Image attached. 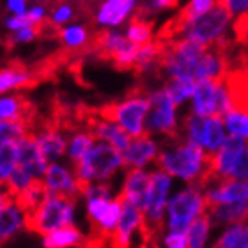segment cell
Returning a JSON list of instances; mask_svg holds the SVG:
<instances>
[{
  "label": "cell",
  "instance_id": "obj_1",
  "mask_svg": "<svg viewBox=\"0 0 248 248\" xmlns=\"http://www.w3.org/2000/svg\"><path fill=\"white\" fill-rule=\"evenodd\" d=\"M155 165L170 176L197 185L209 169V153H204L202 145L186 140L181 135L176 139H167V144L158 153Z\"/></svg>",
  "mask_w": 248,
  "mask_h": 248
},
{
  "label": "cell",
  "instance_id": "obj_2",
  "mask_svg": "<svg viewBox=\"0 0 248 248\" xmlns=\"http://www.w3.org/2000/svg\"><path fill=\"white\" fill-rule=\"evenodd\" d=\"M151 108V93L145 85H137L126 94V98L115 103L101 105L96 108V114L107 121L121 124L131 137H142L145 129V115Z\"/></svg>",
  "mask_w": 248,
  "mask_h": 248
},
{
  "label": "cell",
  "instance_id": "obj_3",
  "mask_svg": "<svg viewBox=\"0 0 248 248\" xmlns=\"http://www.w3.org/2000/svg\"><path fill=\"white\" fill-rule=\"evenodd\" d=\"M124 165L123 151L117 149L115 145L110 142H96V144L89 149V153L83 156L82 160L73 165L77 181L80 185V190H87L91 183L99 181H110L114 174Z\"/></svg>",
  "mask_w": 248,
  "mask_h": 248
},
{
  "label": "cell",
  "instance_id": "obj_4",
  "mask_svg": "<svg viewBox=\"0 0 248 248\" xmlns=\"http://www.w3.org/2000/svg\"><path fill=\"white\" fill-rule=\"evenodd\" d=\"M75 202L77 201L69 197L48 193L34 211L25 215V229L31 232L46 236L55 229L71 225L73 215H75Z\"/></svg>",
  "mask_w": 248,
  "mask_h": 248
},
{
  "label": "cell",
  "instance_id": "obj_5",
  "mask_svg": "<svg viewBox=\"0 0 248 248\" xmlns=\"http://www.w3.org/2000/svg\"><path fill=\"white\" fill-rule=\"evenodd\" d=\"M207 209L206 195L201 188L190 185L186 190L179 191L167 204L169 215V231L170 232H188L191 222Z\"/></svg>",
  "mask_w": 248,
  "mask_h": 248
},
{
  "label": "cell",
  "instance_id": "obj_6",
  "mask_svg": "<svg viewBox=\"0 0 248 248\" xmlns=\"http://www.w3.org/2000/svg\"><path fill=\"white\" fill-rule=\"evenodd\" d=\"M176 101L165 87L151 93V108L147 114V133H160L167 139L181 137V129L176 121Z\"/></svg>",
  "mask_w": 248,
  "mask_h": 248
},
{
  "label": "cell",
  "instance_id": "obj_7",
  "mask_svg": "<svg viewBox=\"0 0 248 248\" xmlns=\"http://www.w3.org/2000/svg\"><path fill=\"white\" fill-rule=\"evenodd\" d=\"M232 16L234 15L229 11L227 5L217 4L211 11H207L202 16L191 20L186 25L183 37H190V39H195L199 43L209 45V43L225 36V31H227Z\"/></svg>",
  "mask_w": 248,
  "mask_h": 248
},
{
  "label": "cell",
  "instance_id": "obj_8",
  "mask_svg": "<svg viewBox=\"0 0 248 248\" xmlns=\"http://www.w3.org/2000/svg\"><path fill=\"white\" fill-rule=\"evenodd\" d=\"M41 83L34 64H25L20 59H9L0 73V91H29Z\"/></svg>",
  "mask_w": 248,
  "mask_h": 248
},
{
  "label": "cell",
  "instance_id": "obj_9",
  "mask_svg": "<svg viewBox=\"0 0 248 248\" xmlns=\"http://www.w3.org/2000/svg\"><path fill=\"white\" fill-rule=\"evenodd\" d=\"M245 145H247L245 137L231 133V137L225 139L222 147L217 153L209 155V172L217 177H231V172H232L241 151L245 149Z\"/></svg>",
  "mask_w": 248,
  "mask_h": 248
},
{
  "label": "cell",
  "instance_id": "obj_10",
  "mask_svg": "<svg viewBox=\"0 0 248 248\" xmlns=\"http://www.w3.org/2000/svg\"><path fill=\"white\" fill-rule=\"evenodd\" d=\"M144 222V211L137 207L131 202L123 199V215L117 223V227L110 234L108 243L112 248H129L131 247V238L135 232L140 231V225Z\"/></svg>",
  "mask_w": 248,
  "mask_h": 248
},
{
  "label": "cell",
  "instance_id": "obj_11",
  "mask_svg": "<svg viewBox=\"0 0 248 248\" xmlns=\"http://www.w3.org/2000/svg\"><path fill=\"white\" fill-rule=\"evenodd\" d=\"M18 163L29 170L34 179H45L48 169V160L43 155L34 135H29L18 142Z\"/></svg>",
  "mask_w": 248,
  "mask_h": 248
},
{
  "label": "cell",
  "instance_id": "obj_12",
  "mask_svg": "<svg viewBox=\"0 0 248 248\" xmlns=\"http://www.w3.org/2000/svg\"><path fill=\"white\" fill-rule=\"evenodd\" d=\"M223 85L229 94L232 110L248 115V71L243 66L229 69L223 77Z\"/></svg>",
  "mask_w": 248,
  "mask_h": 248
},
{
  "label": "cell",
  "instance_id": "obj_13",
  "mask_svg": "<svg viewBox=\"0 0 248 248\" xmlns=\"http://www.w3.org/2000/svg\"><path fill=\"white\" fill-rule=\"evenodd\" d=\"M45 185H46L48 193H53V195H64L75 199V201H77V197L82 195L77 176H71V172L57 163L48 165L46 174H45Z\"/></svg>",
  "mask_w": 248,
  "mask_h": 248
},
{
  "label": "cell",
  "instance_id": "obj_14",
  "mask_svg": "<svg viewBox=\"0 0 248 248\" xmlns=\"http://www.w3.org/2000/svg\"><path fill=\"white\" fill-rule=\"evenodd\" d=\"M124 167L128 169H142L147 163H155L158 158V145L149 137V133L142 137H135L129 142L128 149L123 151Z\"/></svg>",
  "mask_w": 248,
  "mask_h": 248
},
{
  "label": "cell",
  "instance_id": "obj_15",
  "mask_svg": "<svg viewBox=\"0 0 248 248\" xmlns=\"http://www.w3.org/2000/svg\"><path fill=\"white\" fill-rule=\"evenodd\" d=\"M151 185V174L142 170V169H128L126 176H124L123 188H121L119 197L124 201L131 202L137 207L144 209L145 197Z\"/></svg>",
  "mask_w": 248,
  "mask_h": 248
},
{
  "label": "cell",
  "instance_id": "obj_16",
  "mask_svg": "<svg viewBox=\"0 0 248 248\" xmlns=\"http://www.w3.org/2000/svg\"><path fill=\"white\" fill-rule=\"evenodd\" d=\"M209 204H225V202L248 201V183L232 177H223L204 193Z\"/></svg>",
  "mask_w": 248,
  "mask_h": 248
},
{
  "label": "cell",
  "instance_id": "obj_17",
  "mask_svg": "<svg viewBox=\"0 0 248 248\" xmlns=\"http://www.w3.org/2000/svg\"><path fill=\"white\" fill-rule=\"evenodd\" d=\"M21 227H25V215L16 204L15 195H11L9 191H4L0 197V238L2 241H7Z\"/></svg>",
  "mask_w": 248,
  "mask_h": 248
},
{
  "label": "cell",
  "instance_id": "obj_18",
  "mask_svg": "<svg viewBox=\"0 0 248 248\" xmlns=\"http://www.w3.org/2000/svg\"><path fill=\"white\" fill-rule=\"evenodd\" d=\"M215 223H239L248 222V201L209 204L206 209Z\"/></svg>",
  "mask_w": 248,
  "mask_h": 248
},
{
  "label": "cell",
  "instance_id": "obj_19",
  "mask_svg": "<svg viewBox=\"0 0 248 248\" xmlns=\"http://www.w3.org/2000/svg\"><path fill=\"white\" fill-rule=\"evenodd\" d=\"M193 112L204 117L217 115V80H199L193 93Z\"/></svg>",
  "mask_w": 248,
  "mask_h": 248
},
{
  "label": "cell",
  "instance_id": "obj_20",
  "mask_svg": "<svg viewBox=\"0 0 248 248\" xmlns=\"http://www.w3.org/2000/svg\"><path fill=\"white\" fill-rule=\"evenodd\" d=\"M153 32H155V18H151L140 11H135V15L129 18L128 32H126L129 41L139 46L149 45L153 43Z\"/></svg>",
  "mask_w": 248,
  "mask_h": 248
},
{
  "label": "cell",
  "instance_id": "obj_21",
  "mask_svg": "<svg viewBox=\"0 0 248 248\" xmlns=\"http://www.w3.org/2000/svg\"><path fill=\"white\" fill-rule=\"evenodd\" d=\"M135 0H107L98 11L94 23L101 25H119L123 23L128 13L133 9Z\"/></svg>",
  "mask_w": 248,
  "mask_h": 248
},
{
  "label": "cell",
  "instance_id": "obj_22",
  "mask_svg": "<svg viewBox=\"0 0 248 248\" xmlns=\"http://www.w3.org/2000/svg\"><path fill=\"white\" fill-rule=\"evenodd\" d=\"M83 243H85L83 234L73 225H64L61 229H55L52 232H48L43 239L45 248H71L80 247Z\"/></svg>",
  "mask_w": 248,
  "mask_h": 248
},
{
  "label": "cell",
  "instance_id": "obj_23",
  "mask_svg": "<svg viewBox=\"0 0 248 248\" xmlns=\"http://www.w3.org/2000/svg\"><path fill=\"white\" fill-rule=\"evenodd\" d=\"M46 195H48V190H46V185H45V179H34V181L27 186L25 190H21L15 199H16L18 207L23 211V215H27V213L34 211V209L45 201Z\"/></svg>",
  "mask_w": 248,
  "mask_h": 248
},
{
  "label": "cell",
  "instance_id": "obj_24",
  "mask_svg": "<svg viewBox=\"0 0 248 248\" xmlns=\"http://www.w3.org/2000/svg\"><path fill=\"white\" fill-rule=\"evenodd\" d=\"M213 248H248V222L231 223Z\"/></svg>",
  "mask_w": 248,
  "mask_h": 248
},
{
  "label": "cell",
  "instance_id": "obj_25",
  "mask_svg": "<svg viewBox=\"0 0 248 248\" xmlns=\"http://www.w3.org/2000/svg\"><path fill=\"white\" fill-rule=\"evenodd\" d=\"M213 220L209 213L204 211L201 217H197L188 229V248H206L209 231H211Z\"/></svg>",
  "mask_w": 248,
  "mask_h": 248
},
{
  "label": "cell",
  "instance_id": "obj_26",
  "mask_svg": "<svg viewBox=\"0 0 248 248\" xmlns=\"http://www.w3.org/2000/svg\"><path fill=\"white\" fill-rule=\"evenodd\" d=\"M206 128H207V117L193 112V114H188L183 119L181 133L186 140L195 142V144L204 147V144H206Z\"/></svg>",
  "mask_w": 248,
  "mask_h": 248
},
{
  "label": "cell",
  "instance_id": "obj_27",
  "mask_svg": "<svg viewBox=\"0 0 248 248\" xmlns=\"http://www.w3.org/2000/svg\"><path fill=\"white\" fill-rule=\"evenodd\" d=\"M96 137H94L89 129H78L77 133H73V137L69 139V145H67V153H69V160L71 163H78L83 156L87 155L89 149L96 144Z\"/></svg>",
  "mask_w": 248,
  "mask_h": 248
},
{
  "label": "cell",
  "instance_id": "obj_28",
  "mask_svg": "<svg viewBox=\"0 0 248 248\" xmlns=\"http://www.w3.org/2000/svg\"><path fill=\"white\" fill-rule=\"evenodd\" d=\"M225 131H223V123L220 115H209L207 117V128H206V144H204V149L213 155L217 153L220 147L225 142Z\"/></svg>",
  "mask_w": 248,
  "mask_h": 248
},
{
  "label": "cell",
  "instance_id": "obj_29",
  "mask_svg": "<svg viewBox=\"0 0 248 248\" xmlns=\"http://www.w3.org/2000/svg\"><path fill=\"white\" fill-rule=\"evenodd\" d=\"M195 85H197L195 78H176V77H170L165 82V89L169 91V93H170V96L174 98V101H176L177 105L183 103L186 98L193 96V93H195Z\"/></svg>",
  "mask_w": 248,
  "mask_h": 248
},
{
  "label": "cell",
  "instance_id": "obj_30",
  "mask_svg": "<svg viewBox=\"0 0 248 248\" xmlns=\"http://www.w3.org/2000/svg\"><path fill=\"white\" fill-rule=\"evenodd\" d=\"M16 163H18V142L2 140V147H0V177H2V183H5V179L11 176Z\"/></svg>",
  "mask_w": 248,
  "mask_h": 248
},
{
  "label": "cell",
  "instance_id": "obj_31",
  "mask_svg": "<svg viewBox=\"0 0 248 248\" xmlns=\"http://www.w3.org/2000/svg\"><path fill=\"white\" fill-rule=\"evenodd\" d=\"M34 39H41V32H39V21L34 23L31 27H25V29H18V31L9 32L7 36L4 37V48L9 52L16 45L27 41H34Z\"/></svg>",
  "mask_w": 248,
  "mask_h": 248
},
{
  "label": "cell",
  "instance_id": "obj_32",
  "mask_svg": "<svg viewBox=\"0 0 248 248\" xmlns=\"http://www.w3.org/2000/svg\"><path fill=\"white\" fill-rule=\"evenodd\" d=\"M34 181V177L29 174V170H25L20 163H16V167L13 169L11 176L5 179V191H9L11 195H18L21 190H25L27 186Z\"/></svg>",
  "mask_w": 248,
  "mask_h": 248
},
{
  "label": "cell",
  "instance_id": "obj_33",
  "mask_svg": "<svg viewBox=\"0 0 248 248\" xmlns=\"http://www.w3.org/2000/svg\"><path fill=\"white\" fill-rule=\"evenodd\" d=\"M0 131H2V140H15V142H20L25 137L32 135L31 129L27 128V124L20 123V121H9V119H2Z\"/></svg>",
  "mask_w": 248,
  "mask_h": 248
},
{
  "label": "cell",
  "instance_id": "obj_34",
  "mask_svg": "<svg viewBox=\"0 0 248 248\" xmlns=\"http://www.w3.org/2000/svg\"><path fill=\"white\" fill-rule=\"evenodd\" d=\"M223 121H225V126L231 133L234 135H241L245 139H248V115L241 114V112H229V114L223 115Z\"/></svg>",
  "mask_w": 248,
  "mask_h": 248
},
{
  "label": "cell",
  "instance_id": "obj_35",
  "mask_svg": "<svg viewBox=\"0 0 248 248\" xmlns=\"http://www.w3.org/2000/svg\"><path fill=\"white\" fill-rule=\"evenodd\" d=\"M231 177L232 179H248V144L245 145V149L241 151L236 165H234L232 172H231Z\"/></svg>",
  "mask_w": 248,
  "mask_h": 248
},
{
  "label": "cell",
  "instance_id": "obj_36",
  "mask_svg": "<svg viewBox=\"0 0 248 248\" xmlns=\"http://www.w3.org/2000/svg\"><path fill=\"white\" fill-rule=\"evenodd\" d=\"M34 23H37V21L32 18L31 13H23V15H16V16H13V18H9L7 23H5V27H7L9 31H18V29H25V27H31V25H34Z\"/></svg>",
  "mask_w": 248,
  "mask_h": 248
},
{
  "label": "cell",
  "instance_id": "obj_37",
  "mask_svg": "<svg viewBox=\"0 0 248 248\" xmlns=\"http://www.w3.org/2000/svg\"><path fill=\"white\" fill-rule=\"evenodd\" d=\"M167 248H188V234L186 232H169L165 236Z\"/></svg>",
  "mask_w": 248,
  "mask_h": 248
},
{
  "label": "cell",
  "instance_id": "obj_38",
  "mask_svg": "<svg viewBox=\"0 0 248 248\" xmlns=\"http://www.w3.org/2000/svg\"><path fill=\"white\" fill-rule=\"evenodd\" d=\"M225 5H227L229 11H231L234 16L248 11V0H225Z\"/></svg>",
  "mask_w": 248,
  "mask_h": 248
},
{
  "label": "cell",
  "instance_id": "obj_39",
  "mask_svg": "<svg viewBox=\"0 0 248 248\" xmlns=\"http://www.w3.org/2000/svg\"><path fill=\"white\" fill-rule=\"evenodd\" d=\"M7 7L9 11H13L15 15H23L25 13V7H27V0H7Z\"/></svg>",
  "mask_w": 248,
  "mask_h": 248
},
{
  "label": "cell",
  "instance_id": "obj_40",
  "mask_svg": "<svg viewBox=\"0 0 248 248\" xmlns=\"http://www.w3.org/2000/svg\"><path fill=\"white\" fill-rule=\"evenodd\" d=\"M243 67H245V69H247V71H248V55H247V53H245V61H243Z\"/></svg>",
  "mask_w": 248,
  "mask_h": 248
}]
</instances>
